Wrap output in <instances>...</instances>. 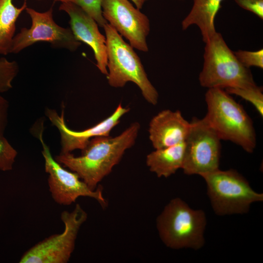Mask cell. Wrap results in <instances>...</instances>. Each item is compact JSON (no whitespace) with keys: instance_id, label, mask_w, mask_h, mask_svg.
<instances>
[{"instance_id":"cell-1","label":"cell","mask_w":263,"mask_h":263,"mask_svg":"<svg viewBox=\"0 0 263 263\" xmlns=\"http://www.w3.org/2000/svg\"><path fill=\"white\" fill-rule=\"evenodd\" d=\"M139 129V123L134 122L117 136L92 138L80 156L71 152L60 153L55 159L95 190L98 183L120 162L125 151L134 144Z\"/></svg>"},{"instance_id":"cell-2","label":"cell","mask_w":263,"mask_h":263,"mask_svg":"<svg viewBox=\"0 0 263 263\" xmlns=\"http://www.w3.org/2000/svg\"><path fill=\"white\" fill-rule=\"evenodd\" d=\"M207 112L204 119L221 140L229 141L252 153L256 134L252 119L223 89H208L205 94Z\"/></svg>"},{"instance_id":"cell-3","label":"cell","mask_w":263,"mask_h":263,"mask_svg":"<svg viewBox=\"0 0 263 263\" xmlns=\"http://www.w3.org/2000/svg\"><path fill=\"white\" fill-rule=\"evenodd\" d=\"M103 28L106 39L109 84L114 88H121L127 82H132L139 88L147 102L156 105L158 92L149 80L133 48L108 23Z\"/></svg>"},{"instance_id":"cell-4","label":"cell","mask_w":263,"mask_h":263,"mask_svg":"<svg viewBox=\"0 0 263 263\" xmlns=\"http://www.w3.org/2000/svg\"><path fill=\"white\" fill-rule=\"evenodd\" d=\"M206 225L204 211L192 209L179 198L171 200L156 219L160 239L167 247L174 249L202 248Z\"/></svg>"},{"instance_id":"cell-5","label":"cell","mask_w":263,"mask_h":263,"mask_svg":"<svg viewBox=\"0 0 263 263\" xmlns=\"http://www.w3.org/2000/svg\"><path fill=\"white\" fill-rule=\"evenodd\" d=\"M205 43L201 86L208 89L244 88L256 85L249 69L242 65L220 33L216 32Z\"/></svg>"},{"instance_id":"cell-6","label":"cell","mask_w":263,"mask_h":263,"mask_svg":"<svg viewBox=\"0 0 263 263\" xmlns=\"http://www.w3.org/2000/svg\"><path fill=\"white\" fill-rule=\"evenodd\" d=\"M214 212L218 215L244 214L251 205L263 200V194L255 191L237 171L219 169L202 176Z\"/></svg>"},{"instance_id":"cell-7","label":"cell","mask_w":263,"mask_h":263,"mask_svg":"<svg viewBox=\"0 0 263 263\" xmlns=\"http://www.w3.org/2000/svg\"><path fill=\"white\" fill-rule=\"evenodd\" d=\"M60 218L64 229L31 247L21 257L20 263H66L71 257L79 229L87 214L79 204L71 212L63 211Z\"/></svg>"},{"instance_id":"cell-8","label":"cell","mask_w":263,"mask_h":263,"mask_svg":"<svg viewBox=\"0 0 263 263\" xmlns=\"http://www.w3.org/2000/svg\"><path fill=\"white\" fill-rule=\"evenodd\" d=\"M221 140L204 118L193 117L185 141L184 173L202 176L219 169Z\"/></svg>"},{"instance_id":"cell-9","label":"cell","mask_w":263,"mask_h":263,"mask_svg":"<svg viewBox=\"0 0 263 263\" xmlns=\"http://www.w3.org/2000/svg\"><path fill=\"white\" fill-rule=\"evenodd\" d=\"M25 10L31 19V26L29 28H21L14 36L10 53L18 54L38 42H47L54 48L65 49L71 52L76 51L81 45L70 28H64L56 23L52 6L44 12L28 7Z\"/></svg>"},{"instance_id":"cell-10","label":"cell","mask_w":263,"mask_h":263,"mask_svg":"<svg viewBox=\"0 0 263 263\" xmlns=\"http://www.w3.org/2000/svg\"><path fill=\"white\" fill-rule=\"evenodd\" d=\"M43 128L42 125L38 135L42 146L45 170L49 175V191L54 201L59 205H70L79 197H88L106 207L107 203L103 196L101 188L92 189L75 172L66 170L53 157L49 147L43 140Z\"/></svg>"},{"instance_id":"cell-11","label":"cell","mask_w":263,"mask_h":263,"mask_svg":"<svg viewBox=\"0 0 263 263\" xmlns=\"http://www.w3.org/2000/svg\"><path fill=\"white\" fill-rule=\"evenodd\" d=\"M102 15L133 48L144 52L149 50L147 37L150 31L148 17L129 0H102Z\"/></svg>"},{"instance_id":"cell-12","label":"cell","mask_w":263,"mask_h":263,"mask_svg":"<svg viewBox=\"0 0 263 263\" xmlns=\"http://www.w3.org/2000/svg\"><path fill=\"white\" fill-rule=\"evenodd\" d=\"M120 103L109 117L94 126L84 131H75L66 125L62 109L61 115L53 109L47 108L46 115L52 124L56 126L60 134V153H70L76 149L83 150L91 139L96 137L109 136L111 130L119 122L121 118L130 111Z\"/></svg>"},{"instance_id":"cell-13","label":"cell","mask_w":263,"mask_h":263,"mask_svg":"<svg viewBox=\"0 0 263 263\" xmlns=\"http://www.w3.org/2000/svg\"><path fill=\"white\" fill-rule=\"evenodd\" d=\"M59 10L69 15L70 28L75 38L92 49L96 66L102 74L107 75L106 39L100 32L97 22L81 8L73 3H61Z\"/></svg>"},{"instance_id":"cell-14","label":"cell","mask_w":263,"mask_h":263,"mask_svg":"<svg viewBox=\"0 0 263 263\" xmlns=\"http://www.w3.org/2000/svg\"><path fill=\"white\" fill-rule=\"evenodd\" d=\"M189 128L180 111L163 110L150 122L149 138L155 149L169 147L185 142Z\"/></svg>"},{"instance_id":"cell-15","label":"cell","mask_w":263,"mask_h":263,"mask_svg":"<svg viewBox=\"0 0 263 263\" xmlns=\"http://www.w3.org/2000/svg\"><path fill=\"white\" fill-rule=\"evenodd\" d=\"M224 0H193L189 12L181 22L182 30L196 25L200 31L203 41L206 43L217 32L215 19Z\"/></svg>"},{"instance_id":"cell-16","label":"cell","mask_w":263,"mask_h":263,"mask_svg":"<svg viewBox=\"0 0 263 263\" xmlns=\"http://www.w3.org/2000/svg\"><path fill=\"white\" fill-rule=\"evenodd\" d=\"M185 142L169 147L155 149L147 155L146 164L158 177L167 178L182 169L185 154Z\"/></svg>"},{"instance_id":"cell-17","label":"cell","mask_w":263,"mask_h":263,"mask_svg":"<svg viewBox=\"0 0 263 263\" xmlns=\"http://www.w3.org/2000/svg\"><path fill=\"white\" fill-rule=\"evenodd\" d=\"M27 7L26 1L19 8L15 6L13 0H0V55L10 53L16 21Z\"/></svg>"},{"instance_id":"cell-18","label":"cell","mask_w":263,"mask_h":263,"mask_svg":"<svg viewBox=\"0 0 263 263\" xmlns=\"http://www.w3.org/2000/svg\"><path fill=\"white\" fill-rule=\"evenodd\" d=\"M225 91L229 94L239 96L253 105L261 116H263V88L257 85L244 88H228Z\"/></svg>"},{"instance_id":"cell-19","label":"cell","mask_w":263,"mask_h":263,"mask_svg":"<svg viewBox=\"0 0 263 263\" xmlns=\"http://www.w3.org/2000/svg\"><path fill=\"white\" fill-rule=\"evenodd\" d=\"M55 1L73 3L81 8L94 19L99 26L103 27L107 21L102 15V0H53Z\"/></svg>"},{"instance_id":"cell-20","label":"cell","mask_w":263,"mask_h":263,"mask_svg":"<svg viewBox=\"0 0 263 263\" xmlns=\"http://www.w3.org/2000/svg\"><path fill=\"white\" fill-rule=\"evenodd\" d=\"M19 71V65L16 61H9L5 57L0 58V93L12 88V82Z\"/></svg>"},{"instance_id":"cell-21","label":"cell","mask_w":263,"mask_h":263,"mask_svg":"<svg viewBox=\"0 0 263 263\" xmlns=\"http://www.w3.org/2000/svg\"><path fill=\"white\" fill-rule=\"evenodd\" d=\"M17 154L4 136L0 135V170L6 171L12 169Z\"/></svg>"},{"instance_id":"cell-22","label":"cell","mask_w":263,"mask_h":263,"mask_svg":"<svg viewBox=\"0 0 263 263\" xmlns=\"http://www.w3.org/2000/svg\"><path fill=\"white\" fill-rule=\"evenodd\" d=\"M240 63L244 67L249 69L251 67L263 68V49L251 51L239 50L233 52Z\"/></svg>"},{"instance_id":"cell-23","label":"cell","mask_w":263,"mask_h":263,"mask_svg":"<svg viewBox=\"0 0 263 263\" xmlns=\"http://www.w3.org/2000/svg\"><path fill=\"white\" fill-rule=\"evenodd\" d=\"M241 8L263 19V0H234Z\"/></svg>"},{"instance_id":"cell-24","label":"cell","mask_w":263,"mask_h":263,"mask_svg":"<svg viewBox=\"0 0 263 263\" xmlns=\"http://www.w3.org/2000/svg\"><path fill=\"white\" fill-rule=\"evenodd\" d=\"M8 108V101L0 94V135H3L7 127Z\"/></svg>"},{"instance_id":"cell-25","label":"cell","mask_w":263,"mask_h":263,"mask_svg":"<svg viewBox=\"0 0 263 263\" xmlns=\"http://www.w3.org/2000/svg\"><path fill=\"white\" fill-rule=\"evenodd\" d=\"M132 0L134 5H135V7L140 9L142 8L143 6L144 3L146 1H147L148 0Z\"/></svg>"},{"instance_id":"cell-26","label":"cell","mask_w":263,"mask_h":263,"mask_svg":"<svg viewBox=\"0 0 263 263\" xmlns=\"http://www.w3.org/2000/svg\"><path fill=\"white\" fill-rule=\"evenodd\" d=\"M24 0V1H26L27 0Z\"/></svg>"},{"instance_id":"cell-27","label":"cell","mask_w":263,"mask_h":263,"mask_svg":"<svg viewBox=\"0 0 263 263\" xmlns=\"http://www.w3.org/2000/svg\"></svg>"},{"instance_id":"cell-28","label":"cell","mask_w":263,"mask_h":263,"mask_svg":"<svg viewBox=\"0 0 263 263\" xmlns=\"http://www.w3.org/2000/svg\"></svg>"}]
</instances>
